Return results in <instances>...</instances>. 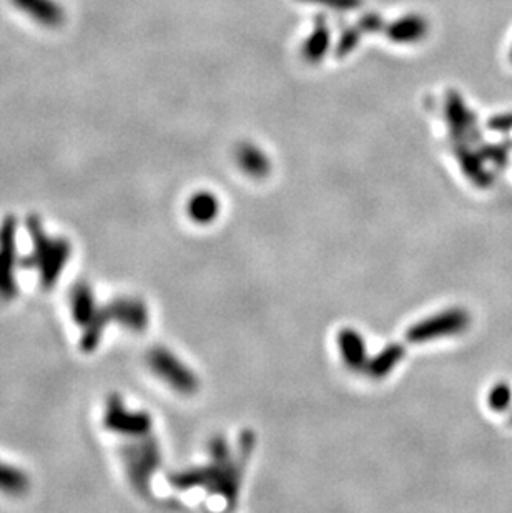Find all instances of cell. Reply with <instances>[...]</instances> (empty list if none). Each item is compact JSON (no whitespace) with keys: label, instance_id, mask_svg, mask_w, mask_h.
Here are the masks:
<instances>
[{"label":"cell","instance_id":"1","mask_svg":"<svg viewBox=\"0 0 512 513\" xmlns=\"http://www.w3.org/2000/svg\"><path fill=\"white\" fill-rule=\"evenodd\" d=\"M253 447H255V437L251 432L242 434L240 445L235 453L230 451L226 440L218 435L210 442L212 462L203 467L173 472L170 475V483L178 490H190L202 487L208 492L222 495L226 502L235 507L246 462Z\"/></svg>","mask_w":512,"mask_h":513},{"label":"cell","instance_id":"14","mask_svg":"<svg viewBox=\"0 0 512 513\" xmlns=\"http://www.w3.org/2000/svg\"><path fill=\"white\" fill-rule=\"evenodd\" d=\"M236 163L253 179H263L270 173V160L260 148L251 143H242L236 148Z\"/></svg>","mask_w":512,"mask_h":513},{"label":"cell","instance_id":"18","mask_svg":"<svg viewBox=\"0 0 512 513\" xmlns=\"http://www.w3.org/2000/svg\"><path fill=\"white\" fill-rule=\"evenodd\" d=\"M29 490V479L23 472L0 462V492L22 495Z\"/></svg>","mask_w":512,"mask_h":513},{"label":"cell","instance_id":"12","mask_svg":"<svg viewBox=\"0 0 512 513\" xmlns=\"http://www.w3.org/2000/svg\"><path fill=\"white\" fill-rule=\"evenodd\" d=\"M70 306H72L74 321L77 325H82V329L96 317L98 311L94 291L87 283L75 284L70 293Z\"/></svg>","mask_w":512,"mask_h":513},{"label":"cell","instance_id":"6","mask_svg":"<svg viewBox=\"0 0 512 513\" xmlns=\"http://www.w3.org/2000/svg\"><path fill=\"white\" fill-rule=\"evenodd\" d=\"M470 325V316L462 309H448L411 325L406 331V339L413 344H425L439 337L459 334Z\"/></svg>","mask_w":512,"mask_h":513},{"label":"cell","instance_id":"9","mask_svg":"<svg viewBox=\"0 0 512 513\" xmlns=\"http://www.w3.org/2000/svg\"><path fill=\"white\" fill-rule=\"evenodd\" d=\"M14 7L45 29H59L65 22L64 7L57 0H11Z\"/></svg>","mask_w":512,"mask_h":513},{"label":"cell","instance_id":"7","mask_svg":"<svg viewBox=\"0 0 512 513\" xmlns=\"http://www.w3.org/2000/svg\"><path fill=\"white\" fill-rule=\"evenodd\" d=\"M17 221L7 216L0 224V298L11 299L17 294Z\"/></svg>","mask_w":512,"mask_h":513},{"label":"cell","instance_id":"10","mask_svg":"<svg viewBox=\"0 0 512 513\" xmlns=\"http://www.w3.org/2000/svg\"><path fill=\"white\" fill-rule=\"evenodd\" d=\"M386 37L395 43L421 42L429 32V23L419 14H407L395 22H391L386 29Z\"/></svg>","mask_w":512,"mask_h":513},{"label":"cell","instance_id":"15","mask_svg":"<svg viewBox=\"0 0 512 513\" xmlns=\"http://www.w3.org/2000/svg\"><path fill=\"white\" fill-rule=\"evenodd\" d=\"M406 351L401 344H389L383 351L368 361L366 372L374 379H383L395 371V367L403 361Z\"/></svg>","mask_w":512,"mask_h":513},{"label":"cell","instance_id":"17","mask_svg":"<svg viewBox=\"0 0 512 513\" xmlns=\"http://www.w3.org/2000/svg\"><path fill=\"white\" fill-rule=\"evenodd\" d=\"M446 114H448L449 126L451 132L456 138H462L466 132H470L472 128L471 126V118L466 106L462 104V98L459 96L456 92H449L448 98H446Z\"/></svg>","mask_w":512,"mask_h":513},{"label":"cell","instance_id":"4","mask_svg":"<svg viewBox=\"0 0 512 513\" xmlns=\"http://www.w3.org/2000/svg\"><path fill=\"white\" fill-rule=\"evenodd\" d=\"M128 479L142 495H149L150 481L160 467V447L151 435L140 437L122 451Z\"/></svg>","mask_w":512,"mask_h":513},{"label":"cell","instance_id":"16","mask_svg":"<svg viewBox=\"0 0 512 513\" xmlns=\"http://www.w3.org/2000/svg\"><path fill=\"white\" fill-rule=\"evenodd\" d=\"M187 213L195 223L198 224H208L218 216L220 213V201L216 199L214 193L210 191H200L195 193L192 198L188 199Z\"/></svg>","mask_w":512,"mask_h":513},{"label":"cell","instance_id":"19","mask_svg":"<svg viewBox=\"0 0 512 513\" xmlns=\"http://www.w3.org/2000/svg\"><path fill=\"white\" fill-rule=\"evenodd\" d=\"M361 37H363V32L361 29L356 25V27H348V29H344L342 32V37H340V41L336 43V49H334V55L336 57H346V55H350V53L356 49V45L360 43L361 41Z\"/></svg>","mask_w":512,"mask_h":513},{"label":"cell","instance_id":"11","mask_svg":"<svg viewBox=\"0 0 512 513\" xmlns=\"http://www.w3.org/2000/svg\"><path fill=\"white\" fill-rule=\"evenodd\" d=\"M338 346L342 351L344 364L352 371H364L368 364V354H366V344L360 333L354 329H343L338 334Z\"/></svg>","mask_w":512,"mask_h":513},{"label":"cell","instance_id":"5","mask_svg":"<svg viewBox=\"0 0 512 513\" xmlns=\"http://www.w3.org/2000/svg\"><path fill=\"white\" fill-rule=\"evenodd\" d=\"M149 366L159 378L171 389L182 394H195L198 389V378L192 369L185 366L178 357L165 347L151 349L147 356Z\"/></svg>","mask_w":512,"mask_h":513},{"label":"cell","instance_id":"3","mask_svg":"<svg viewBox=\"0 0 512 513\" xmlns=\"http://www.w3.org/2000/svg\"><path fill=\"white\" fill-rule=\"evenodd\" d=\"M108 323H117L128 331L142 333L149 325V309L143 301L135 298H118L115 301L98 307L96 317L84 327L80 346L87 353H92L102 341Z\"/></svg>","mask_w":512,"mask_h":513},{"label":"cell","instance_id":"22","mask_svg":"<svg viewBox=\"0 0 512 513\" xmlns=\"http://www.w3.org/2000/svg\"><path fill=\"white\" fill-rule=\"evenodd\" d=\"M509 400V390L504 388V386H498V388L492 389L491 398H489V402H491L492 408H506Z\"/></svg>","mask_w":512,"mask_h":513},{"label":"cell","instance_id":"20","mask_svg":"<svg viewBox=\"0 0 512 513\" xmlns=\"http://www.w3.org/2000/svg\"><path fill=\"white\" fill-rule=\"evenodd\" d=\"M305 4H315V5H323L330 11L336 12H352L361 7L363 0H299Z\"/></svg>","mask_w":512,"mask_h":513},{"label":"cell","instance_id":"8","mask_svg":"<svg viewBox=\"0 0 512 513\" xmlns=\"http://www.w3.org/2000/svg\"><path fill=\"white\" fill-rule=\"evenodd\" d=\"M104 424L108 430L115 434L135 437V439L150 435V430H151V417L149 414L128 410L118 396L108 398Z\"/></svg>","mask_w":512,"mask_h":513},{"label":"cell","instance_id":"13","mask_svg":"<svg viewBox=\"0 0 512 513\" xmlns=\"http://www.w3.org/2000/svg\"><path fill=\"white\" fill-rule=\"evenodd\" d=\"M331 31L326 19L316 17L310 37L303 43V57L308 63H320L330 50Z\"/></svg>","mask_w":512,"mask_h":513},{"label":"cell","instance_id":"21","mask_svg":"<svg viewBox=\"0 0 512 513\" xmlns=\"http://www.w3.org/2000/svg\"><path fill=\"white\" fill-rule=\"evenodd\" d=\"M358 27L361 29L363 33H374V32L383 31L384 21L381 15L374 14V12H368L364 14L363 17L358 21Z\"/></svg>","mask_w":512,"mask_h":513},{"label":"cell","instance_id":"2","mask_svg":"<svg viewBox=\"0 0 512 513\" xmlns=\"http://www.w3.org/2000/svg\"><path fill=\"white\" fill-rule=\"evenodd\" d=\"M27 230L33 243L32 252L22 264L39 272L43 289H52L60 279L67 262L72 256V246L64 238H50L37 216L27 218Z\"/></svg>","mask_w":512,"mask_h":513}]
</instances>
